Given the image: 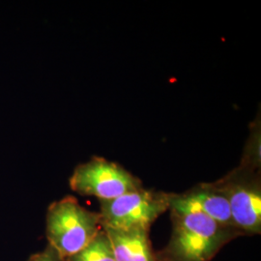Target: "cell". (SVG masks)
Listing matches in <instances>:
<instances>
[{
  "mask_svg": "<svg viewBox=\"0 0 261 261\" xmlns=\"http://www.w3.org/2000/svg\"><path fill=\"white\" fill-rule=\"evenodd\" d=\"M172 231L163 261H211L222 248L242 233L197 212H170Z\"/></svg>",
  "mask_w": 261,
  "mask_h": 261,
  "instance_id": "obj_1",
  "label": "cell"
},
{
  "mask_svg": "<svg viewBox=\"0 0 261 261\" xmlns=\"http://www.w3.org/2000/svg\"><path fill=\"white\" fill-rule=\"evenodd\" d=\"M102 229L100 214L84 208L74 196H65L47 208L48 247L62 261L84 250Z\"/></svg>",
  "mask_w": 261,
  "mask_h": 261,
  "instance_id": "obj_2",
  "label": "cell"
},
{
  "mask_svg": "<svg viewBox=\"0 0 261 261\" xmlns=\"http://www.w3.org/2000/svg\"><path fill=\"white\" fill-rule=\"evenodd\" d=\"M167 211V193L141 188L112 200H100L99 214L102 228L149 231L151 225Z\"/></svg>",
  "mask_w": 261,
  "mask_h": 261,
  "instance_id": "obj_3",
  "label": "cell"
},
{
  "mask_svg": "<svg viewBox=\"0 0 261 261\" xmlns=\"http://www.w3.org/2000/svg\"><path fill=\"white\" fill-rule=\"evenodd\" d=\"M214 184L228 202L234 226L242 235H259L261 185L257 170L240 167Z\"/></svg>",
  "mask_w": 261,
  "mask_h": 261,
  "instance_id": "obj_4",
  "label": "cell"
},
{
  "mask_svg": "<svg viewBox=\"0 0 261 261\" xmlns=\"http://www.w3.org/2000/svg\"><path fill=\"white\" fill-rule=\"evenodd\" d=\"M70 187L82 196L112 200L140 190L142 182L120 165L102 157H93L75 168Z\"/></svg>",
  "mask_w": 261,
  "mask_h": 261,
  "instance_id": "obj_5",
  "label": "cell"
},
{
  "mask_svg": "<svg viewBox=\"0 0 261 261\" xmlns=\"http://www.w3.org/2000/svg\"><path fill=\"white\" fill-rule=\"evenodd\" d=\"M170 212H197L206 215L219 224L234 226L228 202L214 183H205L182 194H168Z\"/></svg>",
  "mask_w": 261,
  "mask_h": 261,
  "instance_id": "obj_6",
  "label": "cell"
},
{
  "mask_svg": "<svg viewBox=\"0 0 261 261\" xmlns=\"http://www.w3.org/2000/svg\"><path fill=\"white\" fill-rule=\"evenodd\" d=\"M103 229L110 239L115 261H160L153 252L149 231Z\"/></svg>",
  "mask_w": 261,
  "mask_h": 261,
  "instance_id": "obj_7",
  "label": "cell"
},
{
  "mask_svg": "<svg viewBox=\"0 0 261 261\" xmlns=\"http://www.w3.org/2000/svg\"><path fill=\"white\" fill-rule=\"evenodd\" d=\"M66 261H115L112 245L102 229L84 250Z\"/></svg>",
  "mask_w": 261,
  "mask_h": 261,
  "instance_id": "obj_8",
  "label": "cell"
},
{
  "mask_svg": "<svg viewBox=\"0 0 261 261\" xmlns=\"http://www.w3.org/2000/svg\"><path fill=\"white\" fill-rule=\"evenodd\" d=\"M27 261H62L50 247L47 246L43 252H37L31 255Z\"/></svg>",
  "mask_w": 261,
  "mask_h": 261,
  "instance_id": "obj_9",
  "label": "cell"
},
{
  "mask_svg": "<svg viewBox=\"0 0 261 261\" xmlns=\"http://www.w3.org/2000/svg\"><path fill=\"white\" fill-rule=\"evenodd\" d=\"M158 258H159V257H158ZM159 260H160V261H163V260H161V259H160V258H159Z\"/></svg>",
  "mask_w": 261,
  "mask_h": 261,
  "instance_id": "obj_10",
  "label": "cell"
}]
</instances>
